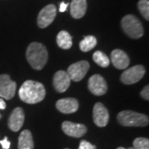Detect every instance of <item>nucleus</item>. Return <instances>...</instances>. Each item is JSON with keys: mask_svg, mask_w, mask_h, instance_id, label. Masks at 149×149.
<instances>
[{"mask_svg": "<svg viewBox=\"0 0 149 149\" xmlns=\"http://www.w3.org/2000/svg\"><path fill=\"white\" fill-rule=\"evenodd\" d=\"M121 26L123 32L133 39H139L143 35L144 29L141 22L133 15L129 14L123 17Z\"/></svg>", "mask_w": 149, "mask_h": 149, "instance_id": "20e7f679", "label": "nucleus"}, {"mask_svg": "<svg viewBox=\"0 0 149 149\" xmlns=\"http://www.w3.org/2000/svg\"><path fill=\"white\" fill-rule=\"evenodd\" d=\"M34 143L32 133L29 130H23L18 138V149H33Z\"/></svg>", "mask_w": 149, "mask_h": 149, "instance_id": "f3484780", "label": "nucleus"}, {"mask_svg": "<svg viewBox=\"0 0 149 149\" xmlns=\"http://www.w3.org/2000/svg\"><path fill=\"white\" fill-rule=\"evenodd\" d=\"M138 8L144 18L149 20V1L148 0H139L138 3Z\"/></svg>", "mask_w": 149, "mask_h": 149, "instance_id": "412c9836", "label": "nucleus"}, {"mask_svg": "<svg viewBox=\"0 0 149 149\" xmlns=\"http://www.w3.org/2000/svg\"><path fill=\"white\" fill-rule=\"evenodd\" d=\"M17 84L8 74H0V98L9 100L15 95Z\"/></svg>", "mask_w": 149, "mask_h": 149, "instance_id": "423d86ee", "label": "nucleus"}, {"mask_svg": "<svg viewBox=\"0 0 149 149\" xmlns=\"http://www.w3.org/2000/svg\"><path fill=\"white\" fill-rule=\"evenodd\" d=\"M19 98L27 104H33L42 101L46 95L44 85L37 81L26 80L18 92Z\"/></svg>", "mask_w": 149, "mask_h": 149, "instance_id": "f257e3e1", "label": "nucleus"}, {"mask_svg": "<svg viewBox=\"0 0 149 149\" xmlns=\"http://www.w3.org/2000/svg\"><path fill=\"white\" fill-rule=\"evenodd\" d=\"M89 69H90L89 62L86 61H80L70 65L67 70V74H69L70 80L77 82L84 79Z\"/></svg>", "mask_w": 149, "mask_h": 149, "instance_id": "0eeeda50", "label": "nucleus"}, {"mask_svg": "<svg viewBox=\"0 0 149 149\" xmlns=\"http://www.w3.org/2000/svg\"><path fill=\"white\" fill-rule=\"evenodd\" d=\"M67 7H68V3H65L64 2H62L60 4V12H61V13L65 12V11L67 9Z\"/></svg>", "mask_w": 149, "mask_h": 149, "instance_id": "a878e982", "label": "nucleus"}, {"mask_svg": "<svg viewBox=\"0 0 149 149\" xmlns=\"http://www.w3.org/2000/svg\"><path fill=\"white\" fill-rule=\"evenodd\" d=\"M56 109L63 113H73L78 110L79 102L74 98L61 99L56 102Z\"/></svg>", "mask_w": 149, "mask_h": 149, "instance_id": "2eb2a0df", "label": "nucleus"}, {"mask_svg": "<svg viewBox=\"0 0 149 149\" xmlns=\"http://www.w3.org/2000/svg\"><path fill=\"white\" fill-rule=\"evenodd\" d=\"M88 88L91 93L95 95L100 96L106 93L107 84L105 80L100 74H94L89 79Z\"/></svg>", "mask_w": 149, "mask_h": 149, "instance_id": "1a4fd4ad", "label": "nucleus"}, {"mask_svg": "<svg viewBox=\"0 0 149 149\" xmlns=\"http://www.w3.org/2000/svg\"><path fill=\"white\" fill-rule=\"evenodd\" d=\"M96 44L97 39L94 36H87L80 42V49L84 52H87L95 48Z\"/></svg>", "mask_w": 149, "mask_h": 149, "instance_id": "6ab92c4d", "label": "nucleus"}, {"mask_svg": "<svg viewBox=\"0 0 149 149\" xmlns=\"http://www.w3.org/2000/svg\"><path fill=\"white\" fill-rule=\"evenodd\" d=\"M109 112L102 103H96L93 109V119L98 127H105L109 122Z\"/></svg>", "mask_w": 149, "mask_h": 149, "instance_id": "9d476101", "label": "nucleus"}, {"mask_svg": "<svg viewBox=\"0 0 149 149\" xmlns=\"http://www.w3.org/2000/svg\"><path fill=\"white\" fill-rule=\"evenodd\" d=\"M25 119V114L23 109L20 107H17L12 112L10 117L8 118V128L13 132L19 131L23 125Z\"/></svg>", "mask_w": 149, "mask_h": 149, "instance_id": "f8f14e48", "label": "nucleus"}, {"mask_svg": "<svg viewBox=\"0 0 149 149\" xmlns=\"http://www.w3.org/2000/svg\"><path fill=\"white\" fill-rule=\"evenodd\" d=\"M87 10L86 0H72L70 3V14L75 19H80L85 16Z\"/></svg>", "mask_w": 149, "mask_h": 149, "instance_id": "dca6fc26", "label": "nucleus"}, {"mask_svg": "<svg viewBox=\"0 0 149 149\" xmlns=\"http://www.w3.org/2000/svg\"><path fill=\"white\" fill-rule=\"evenodd\" d=\"M6 109V103L5 101L0 98V109Z\"/></svg>", "mask_w": 149, "mask_h": 149, "instance_id": "bb28decb", "label": "nucleus"}, {"mask_svg": "<svg viewBox=\"0 0 149 149\" xmlns=\"http://www.w3.org/2000/svg\"><path fill=\"white\" fill-rule=\"evenodd\" d=\"M56 42L59 47L67 50L72 46V37L69 32H67L66 31H61L57 34Z\"/></svg>", "mask_w": 149, "mask_h": 149, "instance_id": "a211bd4d", "label": "nucleus"}, {"mask_svg": "<svg viewBox=\"0 0 149 149\" xmlns=\"http://www.w3.org/2000/svg\"><path fill=\"white\" fill-rule=\"evenodd\" d=\"M0 144L2 145V148L3 149H8L10 148V142L8 140V138L5 137L3 140H0Z\"/></svg>", "mask_w": 149, "mask_h": 149, "instance_id": "393cba45", "label": "nucleus"}, {"mask_svg": "<svg viewBox=\"0 0 149 149\" xmlns=\"http://www.w3.org/2000/svg\"><path fill=\"white\" fill-rule=\"evenodd\" d=\"M93 60L96 64L101 67H108L110 63L109 57L104 52L100 51H97L93 54Z\"/></svg>", "mask_w": 149, "mask_h": 149, "instance_id": "aec40b11", "label": "nucleus"}, {"mask_svg": "<svg viewBox=\"0 0 149 149\" xmlns=\"http://www.w3.org/2000/svg\"><path fill=\"white\" fill-rule=\"evenodd\" d=\"M62 130L66 135L73 138H80L87 132V128L84 124L65 121L62 123Z\"/></svg>", "mask_w": 149, "mask_h": 149, "instance_id": "9b49d317", "label": "nucleus"}, {"mask_svg": "<svg viewBox=\"0 0 149 149\" xmlns=\"http://www.w3.org/2000/svg\"><path fill=\"white\" fill-rule=\"evenodd\" d=\"M26 56L32 68L39 70L42 69L47 62V50L42 43L32 42L27 47Z\"/></svg>", "mask_w": 149, "mask_h": 149, "instance_id": "f03ea898", "label": "nucleus"}, {"mask_svg": "<svg viewBox=\"0 0 149 149\" xmlns=\"http://www.w3.org/2000/svg\"><path fill=\"white\" fill-rule=\"evenodd\" d=\"M145 74V68L142 65H137L127 69L121 74L120 80L125 85H132L139 82Z\"/></svg>", "mask_w": 149, "mask_h": 149, "instance_id": "39448f33", "label": "nucleus"}, {"mask_svg": "<svg viewBox=\"0 0 149 149\" xmlns=\"http://www.w3.org/2000/svg\"><path fill=\"white\" fill-rule=\"evenodd\" d=\"M78 149H96V147L95 145L91 144V143H89L88 141H86V140H82L80 142Z\"/></svg>", "mask_w": 149, "mask_h": 149, "instance_id": "5701e85b", "label": "nucleus"}, {"mask_svg": "<svg viewBox=\"0 0 149 149\" xmlns=\"http://www.w3.org/2000/svg\"><path fill=\"white\" fill-rule=\"evenodd\" d=\"M70 78L66 71L59 70L56 72L53 78V86L55 90L59 93L66 91L70 85Z\"/></svg>", "mask_w": 149, "mask_h": 149, "instance_id": "ddd939ff", "label": "nucleus"}, {"mask_svg": "<svg viewBox=\"0 0 149 149\" xmlns=\"http://www.w3.org/2000/svg\"><path fill=\"white\" fill-rule=\"evenodd\" d=\"M0 118H1V114H0Z\"/></svg>", "mask_w": 149, "mask_h": 149, "instance_id": "c756f323", "label": "nucleus"}, {"mask_svg": "<svg viewBox=\"0 0 149 149\" xmlns=\"http://www.w3.org/2000/svg\"><path fill=\"white\" fill-rule=\"evenodd\" d=\"M128 149H135V148H129Z\"/></svg>", "mask_w": 149, "mask_h": 149, "instance_id": "c85d7f7f", "label": "nucleus"}, {"mask_svg": "<svg viewBox=\"0 0 149 149\" xmlns=\"http://www.w3.org/2000/svg\"><path fill=\"white\" fill-rule=\"evenodd\" d=\"M117 119L118 122L125 127H145L149 122L147 115L131 110L119 112Z\"/></svg>", "mask_w": 149, "mask_h": 149, "instance_id": "7ed1b4c3", "label": "nucleus"}, {"mask_svg": "<svg viewBox=\"0 0 149 149\" xmlns=\"http://www.w3.org/2000/svg\"><path fill=\"white\" fill-rule=\"evenodd\" d=\"M135 149H149V140L146 138H137L133 141Z\"/></svg>", "mask_w": 149, "mask_h": 149, "instance_id": "4be33fe9", "label": "nucleus"}, {"mask_svg": "<svg viewBox=\"0 0 149 149\" xmlns=\"http://www.w3.org/2000/svg\"><path fill=\"white\" fill-rule=\"evenodd\" d=\"M117 149H126V148H123V147H119V148H118Z\"/></svg>", "mask_w": 149, "mask_h": 149, "instance_id": "cd10ccee", "label": "nucleus"}, {"mask_svg": "<svg viewBox=\"0 0 149 149\" xmlns=\"http://www.w3.org/2000/svg\"><path fill=\"white\" fill-rule=\"evenodd\" d=\"M56 16V8L54 4L44 7L37 17V25L40 28H46L54 21Z\"/></svg>", "mask_w": 149, "mask_h": 149, "instance_id": "6e6552de", "label": "nucleus"}, {"mask_svg": "<svg viewBox=\"0 0 149 149\" xmlns=\"http://www.w3.org/2000/svg\"><path fill=\"white\" fill-rule=\"evenodd\" d=\"M65 149H68V148H65Z\"/></svg>", "mask_w": 149, "mask_h": 149, "instance_id": "7c9ffc66", "label": "nucleus"}, {"mask_svg": "<svg viewBox=\"0 0 149 149\" xmlns=\"http://www.w3.org/2000/svg\"><path fill=\"white\" fill-rule=\"evenodd\" d=\"M141 96L143 98L144 100H149V86L148 85H146L143 89V91H141Z\"/></svg>", "mask_w": 149, "mask_h": 149, "instance_id": "b1692460", "label": "nucleus"}, {"mask_svg": "<svg viewBox=\"0 0 149 149\" xmlns=\"http://www.w3.org/2000/svg\"><path fill=\"white\" fill-rule=\"evenodd\" d=\"M111 61L113 65L119 70L126 69L130 63L128 55L119 49L113 50L111 52Z\"/></svg>", "mask_w": 149, "mask_h": 149, "instance_id": "4468645a", "label": "nucleus"}]
</instances>
